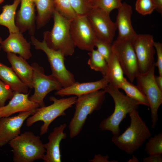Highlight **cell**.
<instances>
[{"label":"cell","mask_w":162,"mask_h":162,"mask_svg":"<svg viewBox=\"0 0 162 162\" xmlns=\"http://www.w3.org/2000/svg\"><path fill=\"white\" fill-rule=\"evenodd\" d=\"M2 41V38L1 37H0V51L1 48V45H0V44L1 43Z\"/></svg>","instance_id":"41"},{"label":"cell","mask_w":162,"mask_h":162,"mask_svg":"<svg viewBox=\"0 0 162 162\" xmlns=\"http://www.w3.org/2000/svg\"><path fill=\"white\" fill-rule=\"evenodd\" d=\"M31 0V1H33V2H34L35 1V0Z\"/></svg>","instance_id":"43"},{"label":"cell","mask_w":162,"mask_h":162,"mask_svg":"<svg viewBox=\"0 0 162 162\" xmlns=\"http://www.w3.org/2000/svg\"><path fill=\"white\" fill-rule=\"evenodd\" d=\"M107 64L106 74L103 77L107 80L109 84L118 88L125 77L123 69L113 48L112 52Z\"/></svg>","instance_id":"23"},{"label":"cell","mask_w":162,"mask_h":162,"mask_svg":"<svg viewBox=\"0 0 162 162\" xmlns=\"http://www.w3.org/2000/svg\"><path fill=\"white\" fill-rule=\"evenodd\" d=\"M20 0H14L11 4H6L2 7L0 14V25L6 27L9 33L18 32L19 30L15 22L16 11Z\"/></svg>","instance_id":"25"},{"label":"cell","mask_w":162,"mask_h":162,"mask_svg":"<svg viewBox=\"0 0 162 162\" xmlns=\"http://www.w3.org/2000/svg\"><path fill=\"white\" fill-rule=\"evenodd\" d=\"M128 114L130 118V126L121 134L113 136L112 141L120 149L131 154L142 146L151 134L137 110H132Z\"/></svg>","instance_id":"1"},{"label":"cell","mask_w":162,"mask_h":162,"mask_svg":"<svg viewBox=\"0 0 162 162\" xmlns=\"http://www.w3.org/2000/svg\"><path fill=\"white\" fill-rule=\"evenodd\" d=\"M67 126L66 123L55 127L48 136V142L44 144L46 152L42 159L44 162H61V155L60 144L67 137L64 132Z\"/></svg>","instance_id":"16"},{"label":"cell","mask_w":162,"mask_h":162,"mask_svg":"<svg viewBox=\"0 0 162 162\" xmlns=\"http://www.w3.org/2000/svg\"><path fill=\"white\" fill-rule=\"evenodd\" d=\"M155 3L156 8L155 10L159 13H162V0H154Z\"/></svg>","instance_id":"38"},{"label":"cell","mask_w":162,"mask_h":162,"mask_svg":"<svg viewBox=\"0 0 162 162\" xmlns=\"http://www.w3.org/2000/svg\"><path fill=\"white\" fill-rule=\"evenodd\" d=\"M106 93L104 90H100L77 97L74 113L68 126L70 138L80 134L88 115L100 109Z\"/></svg>","instance_id":"3"},{"label":"cell","mask_w":162,"mask_h":162,"mask_svg":"<svg viewBox=\"0 0 162 162\" xmlns=\"http://www.w3.org/2000/svg\"><path fill=\"white\" fill-rule=\"evenodd\" d=\"M155 65L147 71L140 73L136 77L137 85L146 95L151 110L152 127L154 128L158 120V111L162 103V90L155 80Z\"/></svg>","instance_id":"8"},{"label":"cell","mask_w":162,"mask_h":162,"mask_svg":"<svg viewBox=\"0 0 162 162\" xmlns=\"http://www.w3.org/2000/svg\"><path fill=\"white\" fill-rule=\"evenodd\" d=\"M4 1V0H0V4L3 2Z\"/></svg>","instance_id":"42"},{"label":"cell","mask_w":162,"mask_h":162,"mask_svg":"<svg viewBox=\"0 0 162 162\" xmlns=\"http://www.w3.org/2000/svg\"><path fill=\"white\" fill-rule=\"evenodd\" d=\"M118 88L124 90L127 96L136 101L139 105L149 107L147 98L139 87L137 85H134L125 78Z\"/></svg>","instance_id":"26"},{"label":"cell","mask_w":162,"mask_h":162,"mask_svg":"<svg viewBox=\"0 0 162 162\" xmlns=\"http://www.w3.org/2000/svg\"><path fill=\"white\" fill-rule=\"evenodd\" d=\"M37 12V28L44 26L53 16L55 8L52 0H35L34 2Z\"/></svg>","instance_id":"24"},{"label":"cell","mask_w":162,"mask_h":162,"mask_svg":"<svg viewBox=\"0 0 162 162\" xmlns=\"http://www.w3.org/2000/svg\"><path fill=\"white\" fill-rule=\"evenodd\" d=\"M139 161V160L136 157L133 155L132 158L130 159L128 162H138Z\"/></svg>","instance_id":"40"},{"label":"cell","mask_w":162,"mask_h":162,"mask_svg":"<svg viewBox=\"0 0 162 162\" xmlns=\"http://www.w3.org/2000/svg\"><path fill=\"white\" fill-rule=\"evenodd\" d=\"M77 15H86L93 7L91 0H69Z\"/></svg>","instance_id":"31"},{"label":"cell","mask_w":162,"mask_h":162,"mask_svg":"<svg viewBox=\"0 0 162 162\" xmlns=\"http://www.w3.org/2000/svg\"><path fill=\"white\" fill-rule=\"evenodd\" d=\"M8 144L12 148L14 162H33L42 159L46 152L40 136L32 132L20 134Z\"/></svg>","instance_id":"4"},{"label":"cell","mask_w":162,"mask_h":162,"mask_svg":"<svg viewBox=\"0 0 162 162\" xmlns=\"http://www.w3.org/2000/svg\"><path fill=\"white\" fill-rule=\"evenodd\" d=\"M117 9L118 12L115 22L118 32L116 39L132 41L137 34L131 23L132 7L128 4L123 2Z\"/></svg>","instance_id":"17"},{"label":"cell","mask_w":162,"mask_h":162,"mask_svg":"<svg viewBox=\"0 0 162 162\" xmlns=\"http://www.w3.org/2000/svg\"><path fill=\"white\" fill-rule=\"evenodd\" d=\"M14 93L8 85L0 80V107L4 106L6 101L11 99Z\"/></svg>","instance_id":"34"},{"label":"cell","mask_w":162,"mask_h":162,"mask_svg":"<svg viewBox=\"0 0 162 162\" xmlns=\"http://www.w3.org/2000/svg\"><path fill=\"white\" fill-rule=\"evenodd\" d=\"M155 80L157 85L162 90V75L155 76Z\"/></svg>","instance_id":"39"},{"label":"cell","mask_w":162,"mask_h":162,"mask_svg":"<svg viewBox=\"0 0 162 162\" xmlns=\"http://www.w3.org/2000/svg\"><path fill=\"white\" fill-rule=\"evenodd\" d=\"M124 74L133 82L140 73L136 56L131 41L116 39L112 43Z\"/></svg>","instance_id":"11"},{"label":"cell","mask_w":162,"mask_h":162,"mask_svg":"<svg viewBox=\"0 0 162 162\" xmlns=\"http://www.w3.org/2000/svg\"><path fill=\"white\" fill-rule=\"evenodd\" d=\"M77 98L76 96H72L58 99L53 96L50 97L49 99L53 102L52 104L47 106L37 108L34 113L27 118L26 125L29 127L37 122L42 121L43 124L40 128V135L45 134L54 120L60 116L66 115L65 111L75 104Z\"/></svg>","instance_id":"6"},{"label":"cell","mask_w":162,"mask_h":162,"mask_svg":"<svg viewBox=\"0 0 162 162\" xmlns=\"http://www.w3.org/2000/svg\"><path fill=\"white\" fill-rule=\"evenodd\" d=\"M29 93L14 92L8 103L0 107V118L9 117L17 112L35 111L39 106L29 99Z\"/></svg>","instance_id":"18"},{"label":"cell","mask_w":162,"mask_h":162,"mask_svg":"<svg viewBox=\"0 0 162 162\" xmlns=\"http://www.w3.org/2000/svg\"><path fill=\"white\" fill-rule=\"evenodd\" d=\"M97 38L112 44L117 28L110 14L93 8L86 15Z\"/></svg>","instance_id":"12"},{"label":"cell","mask_w":162,"mask_h":162,"mask_svg":"<svg viewBox=\"0 0 162 162\" xmlns=\"http://www.w3.org/2000/svg\"><path fill=\"white\" fill-rule=\"evenodd\" d=\"M52 17L54 24L52 30L44 32V38L50 48L60 51L65 57L71 56L76 46L70 33L71 20L62 16L55 10Z\"/></svg>","instance_id":"5"},{"label":"cell","mask_w":162,"mask_h":162,"mask_svg":"<svg viewBox=\"0 0 162 162\" xmlns=\"http://www.w3.org/2000/svg\"><path fill=\"white\" fill-rule=\"evenodd\" d=\"M89 58L87 63L90 68L95 71L100 72L105 76L107 68V62L105 59L97 51L93 49L88 53Z\"/></svg>","instance_id":"27"},{"label":"cell","mask_w":162,"mask_h":162,"mask_svg":"<svg viewBox=\"0 0 162 162\" xmlns=\"http://www.w3.org/2000/svg\"><path fill=\"white\" fill-rule=\"evenodd\" d=\"M146 143L145 150L148 155L162 154V132L150 137Z\"/></svg>","instance_id":"29"},{"label":"cell","mask_w":162,"mask_h":162,"mask_svg":"<svg viewBox=\"0 0 162 162\" xmlns=\"http://www.w3.org/2000/svg\"><path fill=\"white\" fill-rule=\"evenodd\" d=\"M107 80L103 77L95 81L80 83L76 82L68 86L63 87L57 90L55 94L61 97L74 96L77 97L92 92L103 89L108 84Z\"/></svg>","instance_id":"20"},{"label":"cell","mask_w":162,"mask_h":162,"mask_svg":"<svg viewBox=\"0 0 162 162\" xmlns=\"http://www.w3.org/2000/svg\"><path fill=\"white\" fill-rule=\"evenodd\" d=\"M119 88L108 84L103 90L112 98L115 104L114 111L100 122L99 128L103 130L110 131L113 136L120 134L119 125L127 114L137 110L139 104L135 101L120 92Z\"/></svg>","instance_id":"2"},{"label":"cell","mask_w":162,"mask_h":162,"mask_svg":"<svg viewBox=\"0 0 162 162\" xmlns=\"http://www.w3.org/2000/svg\"><path fill=\"white\" fill-rule=\"evenodd\" d=\"M95 46L107 62L112 52V44L97 38L94 43Z\"/></svg>","instance_id":"33"},{"label":"cell","mask_w":162,"mask_h":162,"mask_svg":"<svg viewBox=\"0 0 162 162\" xmlns=\"http://www.w3.org/2000/svg\"><path fill=\"white\" fill-rule=\"evenodd\" d=\"M20 7L16 14L15 22L19 31H28L31 35L35 33L36 16L34 2L30 0H20Z\"/></svg>","instance_id":"15"},{"label":"cell","mask_w":162,"mask_h":162,"mask_svg":"<svg viewBox=\"0 0 162 162\" xmlns=\"http://www.w3.org/2000/svg\"><path fill=\"white\" fill-rule=\"evenodd\" d=\"M135 6L136 11L143 15L151 14L156 8L154 0H137Z\"/></svg>","instance_id":"32"},{"label":"cell","mask_w":162,"mask_h":162,"mask_svg":"<svg viewBox=\"0 0 162 162\" xmlns=\"http://www.w3.org/2000/svg\"><path fill=\"white\" fill-rule=\"evenodd\" d=\"M70 32L76 46L91 51L97 38L86 15L77 16L70 21Z\"/></svg>","instance_id":"10"},{"label":"cell","mask_w":162,"mask_h":162,"mask_svg":"<svg viewBox=\"0 0 162 162\" xmlns=\"http://www.w3.org/2000/svg\"><path fill=\"white\" fill-rule=\"evenodd\" d=\"M154 46L157 54V61L154 63L155 66L158 68L159 75H162V44L154 41Z\"/></svg>","instance_id":"35"},{"label":"cell","mask_w":162,"mask_h":162,"mask_svg":"<svg viewBox=\"0 0 162 162\" xmlns=\"http://www.w3.org/2000/svg\"><path fill=\"white\" fill-rule=\"evenodd\" d=\"M0 80L14 92L27 94L29 88L18 77L11 67L0 62Z\"/></svg>","instance_id":"22"},{"label":"cell","mask_w":162,"mask_h":162,"mask_svg":"<svg viewBox=\"0 0 162 162\" xmlns=\"http://www.w3.org/2000/svg\"><path fill=\"white\" fill-rule=\"evenodd\" d=\"M9 34L1 44V48L7 53L17 54L26 60L29 59L32 55L31 45L24 38L22 33L19 32Z\"/></svg>","instance_id":"19"},{"label":"cell","mask_w":162,"mask_h":162,"mask_svg":"<svg viewBox=\"0 0 162 162\" xmlns=\"http://www.w3.org/2000/svg\"><path fill=\"white\" fill-rule=\"evenodd\" d=\"M31 40L36 49L41 50L46 54L50 65L51 74L60 82L63 87L76 82L74 75L66 68L64 64L65 56L60 51L49 47L44 38L40 41L34 35H32Z\"/></svg>","instance_id":"7"},{"label":"cell","mask_w":162,"mask_h":162,"mask_svg":"<svg viewBox=\"0 0 162 162\" xmlns=\"http://www.w3.org/2000/svg\"><path fill=\"white\" fill-rule=\"evenodd\" d=\"M94 8L100 9L110 14L115 9H118L122 5V0H91Z\"/></svg>","instance_id":"30"},{"label":"cell","mask_w":162,"mask_h":162,"mask_svg":"<svg viewBox=\"0 0 162 162\" xmlns=\"http://www.w3.org/2000/svg\"><path fill=\"white\" fill-rule=\"evenodd\" d=\"M35 112H21L16 116L0 118V147L8 143L20 134L24 121Z\"/></svg>","instance_id":"14"},{"label":"cell","mask_w":162,"mask_h":162,"mask_svg":"<svg viewBox=\"0 0 162 162\" xmlns=\"http://www.w3.org/2000/svg\"><path fill=\"white\" fill-rule=\"evenodd\" d=\"M162 154L149 155L146 158H143V162H162Z\"/></svg>","instance_id":"36"},{"label":"cell","mask_w":162,"mask_h":162,"mask_svg":"<svg viewBox=\"0 0 162 162\" xmlns=\"http://www.w3.org/2000/svg\"><path fill=\"white\" fill-rule=\"evenodd\" d=\"M7 58L11 67L21 80L30 89L33 88L32 66L20 56L12 53H7Z\"/></svg>","instance_id":"21"},{"label":"cell","mask_w":162,"mask_h":162,"mask_svg":"<svg viewBox=\"0 0 162 162\" xmlns=\"http://www.w3.org/2000/svg\"><path fill=\"white\" fill-rule=\"evenodd\" d=\"M137 59L140 73H144L154 64L155 50L152 35L137 34L131 41Z\"/></svg>","instance_id":"13"},{"label":"cell","mask_w":162,"mask_h":162,"mask_svg":"<svg viewBox=\"0 0 162 162\" xmlns=\"http://www.w3.org/2000/svg\"><path fill=\"white\" fill-rule=\"evenodd\" d=\"M33 68L32 85L34 89L33 94L29 99L38 104L39 107L45 106L44 99L50 92L63 88L60 82L52 74L46 75L43 68L36 62L31 64Z\"/></svg>","instance_id":"9"},{"label":"cell","mask_w":162,"mask_h":162,"mask_svg":"<svg viewBox=\"0 0 162 162\" xmlns=\"http://www.w3.org/2000/svg\"><path fill=\"white\" fill-rule=\"evenodd\" d=\"M55 10L62 16L71 20L77 14L72 8L69 0H52Z\"/></svg>","instance_id":"28"},{"label":"cell","mask_w":162,"mask_h":162,"mask_svg":"<svg viewBox=\"0 0 162 162\" xmlns=\"http://www.w3.org/2000/svg\"><path fill=\"white\" fill-rule=\"evenodd\" d=\"M109 157L108 155L102 156L100 154H96L94 158L89 161L93 162H117V160H108Z\"/></svg>","instance_id":"37"}]
</instances>
